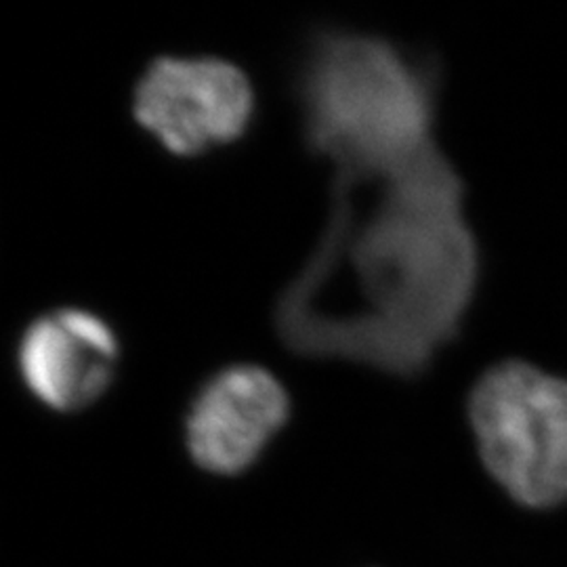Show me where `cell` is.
<instances>
[{
    "mask_svg": "<svg viewBox=\"0 0 567 567\" xmlns=\"http://www.w3.org/2000/svg\"><path fill=\"white\" fill-rule=\"evenodd\" d=\"M288 412V393L269 370L255 364L221 368L204 381L189 404V454L210 473H243L286 425Z\"/></svg>",
    "mask_w": 567,
    "mask_h": 567,
    "instance_id": "5",
    "label": "cell"
},
{
    "mask_svg": "<svg viewBox=\"0 0 567 567\" xmlns=\"http://www.w3.org/2000/svg\"><path fill=\"white\" fill-rule=\"evenodd\" d=\"M121 343L102 316L82 307H58L34 318L18 343L23 386L55 412H79L112 386Z\"/></svg>",
    "mask_w": 567,
    "mask_h": 567,
    "instance_id": "6",
    "label": "cell"
},
{
    "mask_svg": "<svg viewBox=\"0 0 567 567\" xmlns=\"http://www.w3.org/2000/svg\"><path fill=\"white\" fill-rule=\"evenodd\" d=\"M295 86L305 143L334 171L402 163L437 145L433 70L383 37L316 34Z\"/></svg>",
    "mask_w": 567,
    "mask_h": 567,
    "instance_id": "2",
    "label": "cell"
},
{
    "mask_svg": "<svg viewBox=\"0 0 567 567\" xmlns=\"http://www.w3.org/2000/svg\"><path fill=\"white\" fill-rule=\"evenodd\" d=\"M468 421L489 475L526 507L567 501V379L511 360L468 398Z\"/></svg>",
    "mask_w": 567,
    "mask_h": 567,
    "instance_id": "3",
    "label": "cell"
},
{
    "mask_svg": "<svg viewBox=\"0 0 567 567\" xmlns=\"http://www.w3.org/2000/svg\"><path fill=\"white\" fill-rule=\"evenodd\" d=\"M477 280L465 185L433 145L334 171L322 236L280 292L274 326L301 358L414 379L458 334Z\"/></svg>",
    "mask_w": 567,
    "mask_h": 567,
    "instance_id": "1",
    "label": "cell"
},
{
    "mask_svg": "<svg viewBox=\"0 0 567 567\" xmlns=\"http://www.w3.org/2000/svg\"><path fill=\"white\" fill-rule=\"evenodd\" d=\"M133 114L166 152L192 158L243 137L255 116V91L231 61L164 55L135 84Z\"/></svg>",
    "mask_w": 567,
    "mask_h": 567,
    "instance_id": "4",
    "label": "cell"
}]
</instances>
